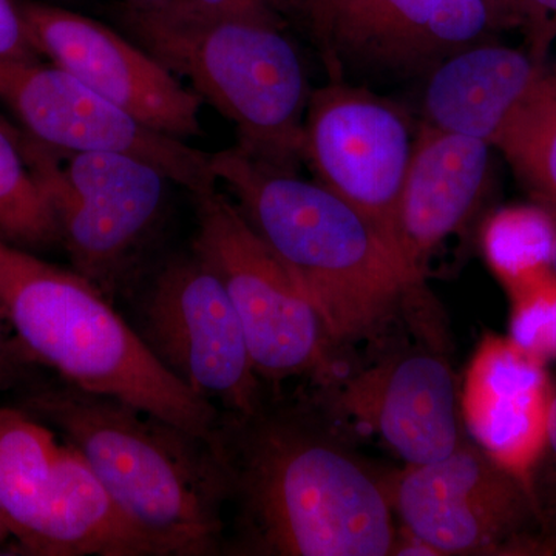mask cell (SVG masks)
I'll return each instance as SVG.
<instances>
[{
  "label": "cell",
  "instance_id": "cell-1",
  "mask_svg": "<svg viewBox=\"0 0 556 556\" xmlns=\"http://www.w3.org/2000/svg\"><path fill=\"white\" fill-rule=\"evenodd\" d=\"M236 508L239 554L394 555L388 477H379L309 408L219 412L208 438ZM232 548V551H233Z\"/></svg>",
  "mask_w": 556,
  "mask_h": 556
},
{
  "label": "cell",
  "instance_id": "cell-2",
  "mask_svg": "<svg viewBox=\"0 0 556 556\" xmlns=\"http://www.w3.org/2000/svg\"><path fill=\"white\" fill-rule=\"evenodd\" d=\"M22 408L83 453L121 517L155 556L225 551L228 481L208 439L65 382L40 388Z\"/></svg>",
  "mask_w": 556,
  "mask_h": 556
},
{
  "label": "cell",
  "instance_id": "cell-3",
  "mask_svg": "<svg viewBox=\"0 0 556 556\" xmlns=\"http://www.w3.org/2000/svg\"><path fill=\"white\" fill-rule=\"evenodd\" d=\"M211 163L313 303L332 346L378 334L419 288L372 223L316 179L260 163L237 146L212 153Z\"/></svg>",
  "mask_w": 556,
  "mask_h": 556
},
{
  "label": "cell",
  "instance_id": "cell-4",
  "mask_svg": "<svg viewBox=\"0 0 556 556\" xmlns=\"http://www.w3.org/2000/svg\"><path fill=\"white\" fill-rule=\"evenodd\" d=\"M0 308L25 361L211 438L219 409L170 375L112 300L75 269L0 239Z\"/></svg>",
  "mask_w": 556,
  "mask_h": 556
},
{
  "label": "cell",
  "instance_id": "cell-5",
  "mask_svg": "<svg viewBox=\"0 0 556 556\" xmlns=\"http://www.w3.org/2000/svg\"><path fill=\"white\" fill-rule=\"evenodd\" d=\"M112 14L127 38L236 126L241 152L298 172L313 90L281 20L204 16L167 3L118 2Z\"/></svg>",
  "mask_w": 556,
  "mask_h": 556
},
{
  "label": "cell",
  "instance_id": "cell-6",
  "mask_svg": "<svg viewBox=\"0 0 556 556\" xmlns=\"http://www.w3.org/2000/svg\"><path fill=\"white\" fill-rule=\"evenodd\" d=\"M0 518L25 555H155L83 453L24 408H0Z\"/></svg>",
  "mask_w": 556,
  "mask_h": 556
},
{
  "label": "cell",
  "instance_id": "cell-7",
  "mask_svg": "<svg viewBox=\"0 0 556 556\" xmlns=\"http://www.w3.org/2000/svg\"><path fill=\"white\" fill-rule=\"evenodd\" d=\"M20 137L73 269L112 300L159 228L170 179L135 156L54 149L22 129Z\"/></svg>",
  "mask_w": 556,
  "mask_h": 556
},
{
  "label": "cell",
  "instance_id": "cell-8",
  "mask_svg": "<svg viewBox=\"0 0 556 556\" xmlns=\"http://www.w3.org/2000/svg\"><path fill=\"white\" fill-rule=\"evenodd\" d=\"M192 199V252L225 285L260 379L277 383L314 376L321 386L338 379L336 348L324 321L236 201L218 188Z\"/></svg>",
  "mask_w": 556,
  "mask_h": 556
},
{
  "label": "cell",
  "instance_id": "cell-9",
  "mask_svg": "<svg viewBox=\"0 0 556 556\" xmlns=\"http://www.w3.org/2000/svg\"><path fill=\"white\" fill-rule=\"evenodd\" d=\"M405 532L437 555H547L556 548L519 479L466 439L433 463L388 477Z\"/></svg>",
  "mask_w": 556,
  "mask_h": 556
},
{
  "label": "cell",
  "instance_id": "cell-10",
  "mask_svg": "<svg viewBox=\"0 0 556 556\" xmlns=\"http://www.w3.org/2000/svg\"><path fill=\"white\" fill-rule=\"evenodd\" d=\"M138 334L170 375L223 412L265 402L239 314L225 285L197 254L167 263L139 313Z\"/></svg>",
  "mask_w": 556,
  "mask_h": 556
},
{
  "label": "cell",
  "instance_id": "cell-11",
  "mask_svg": "<svg viewBox=\"0 0 556 556\" xmlns=\"http://www.w3.org/2000/svg\"><path fill=\"white\" fill-rule=\"evenodd\" d=\"M0 102L50 148L148 161L190 195L217 189L212 153L150 129L51 62L0 60Z\"/></svg>",
  "mask_w": 556,
  "mask_h": 556
},
{
  "label": "cell",
  "instance_id": "cell-12",
  "mask_svg": "<svg viewBox=\"0 0 556 556\" xmlns=\"http://www.w3.org/2000/svg\"><path fill=\"white\" fill-rule=\"evenodd\" d=\"M415 141L408 116L371 91L332 79L311 93L303 163L364 214L397 257L399 199Z\"/></svg>",
  "mask_w": 556,
  "mask_h": 556
},
{
  "label": "cell",
  "instance_id": "cell-13",
  "mask_svg": "<svg viewBox=\"0 0 556 556\" xmlns=\"http://www.w3.org/2000/svg\"><path fill=\"white\" fill-rule=\"evenodd\" d=\"M33 46L150 129L200 137L203 100L127 36L46 0H16Z\"/></svg>",
  "mask_w": 556,
  "mask_h": 556
},
{
  "label": "cell",
  "instance_id": "cell-14",
  "mask_svg": "<svg viewBox=\"0 0 556 556\" xmlns=\"http://www.w3.org/2000/svg\"><path fill=\"white\" fill-rule=\"evenodd\" d=\"M501 27L486 0H343L316 43L334 75L343 60L431 72Z\"/></svg>",
  "mask_w": 556,
  "mask_h": 556
},
{
  "label": "cell",
  "instance_id": "cell-15",
  "mask_svg": "<svg viewBox=\"0 0 556 556\" xmlns=\"http://www.w3.org/2000/svg\"><path fill=\"white\" fill-rule=\"evenodd\" d=\"M332 383L334 408L376 431L407 466L442 459L464 439L459 388L438 354H396Z\"/></svg>",
  "mask_w": 556,
  "mask_h": 556
},
{
  "label": "cell",
  "instance_id": "cell-16",
  "mask_svg": "<svg viewBox=\"0 0 556 556\" xmlns=\"http://www.w3.org/2000/svg\"><path fill=\"white\" fill-rule=\"evenodd\" d=\"M554 378L507 336L489 332L471 354L459 390L460 419L475 444L525 484L546 444Z\"/></svg>",
  "mask_w": 556,
  "mask_h": 556
},
{
  "label": "cell",
  "instance_id": "cell-17",
  "mask_svg": "<svg viewBox=\"0 0 556 556\" xmlns=\"http://www.w3.org/2000/svg\"><path fill=\"white\" fill-rule=\"evenodd\" d=\"M492 146L478 138L424 124L397 207V251L405 269L422 283L428 260L456 233L484 197Z\"/></svg>",
  "mask_w": 556,
  "mask_h": 556
},
{
  "label": "cell",
  "instance_id": "cell-18",
  "mask_svg": "<svg viewBox=\"0 0 556 556\" xmlns=\"http://www.w3.org/2000/svg\"><path fill=\"white\" fill-rule=\"evenodd\" d=\"M546 72L532 54L479 42L431 70L424 118L427 126L495 144L511 113Z\"/></svg>",
  "mask_w": 556,
  "mask_h": 556
},
{
  "label": "cell",
  "instance_id": "cell-19",
  "mask_svg": "<svg viewBox=\"0 0 556 556\" xmlns=\"http://www.w3.org/2000/svg\"><path fill=\"white\" fill-rule=\"evenodd\" d=\"M493 148L503 152L536 203L556 217V72L546 68Z\"/></svg>",
  "mask_w": 556,
  "mask_h": 556
},
{
  "label": "cell",
  "instance_id": "cell-20",
  "mask_svg": "<svg viewBox=\"0 0 556 556\" xmlns=\"http://www.w3.org/2000/svg\"><path fill=\"white\" fill-rule=\"evenodd\" d=\"M556 217L541 204H517L490 215L481 233L482 254L506 292L552 273Z\"/></svg>",
  "mask_w": 556,
  "mask_h": 556
},
{
  "label": "cell",
  "instance_id": "cell-21",
  "mask_svg": "<svg viewBox=\"0 0 556 556\" xmlns=\"http://www.w3.org/2000/svg\"><path fill=\"white\" fill-rule=\"evenodd\" d=\"M0 239L28 251L61 243L49 197L22 148L20 129L0 119Z\"/></svg>",
  "mask_w": 556,
  "mask_h": 556
},
{
  "label": "cell",
  "instance_id": "cell-22",
  "mask_svg": "<svg viewBox=\"0 0 556 556\" xmlns=\"http://www.w3.org/2000/svg\"><path fill=\"white\" fill-rule=\"evenodd\" d=\"M510 300L508 336L530 357L551 365L556 362V276L529 281L507 292Z\"/></svg>",
  "mask_w": 556,
  "mask_h": 556
},
{
  "label": "cell",
  "instance_id": "cell-23",
  "mask_svg": "<svg viewBox=\"0 0 556 556\" xmlns=\"http://www.w3.org/2000/svg\"><path fill=\"white\" fill-rule=\"evenodd\" d=\"M532 497L544 533L556 548V378L548 416L546 444L532 477Z\"/></svg>",
  "mask_w": 556,
  "mask_h": 556
},
{
  "label": "cell",
  "instance_id": "cell-24",
  "mask_svg": "<svg viewBox=\"0 0 556 556\" xmlns=\"http://www.w3.org/2000/svg\"><path fill=\"white\" fill-rule=\"evenodd\" d=\"M518 24L529 36L530 54L544 62L548 47L556 38V0H518Z\"/></svg>",
  "mask_w": 556,
  "mask_h": 556
},
{
  "label": "cell",
  "instance_id": "cell-25",
  "mask_svg": "<svg viewBox=\"0 0 556 556\" xmlns=\"http://www.w3.org/2000/svg\"><path fill=\"white\" fill-rule=\"evenodd\" d=\"M0 60L42 61L28 36L16 0H0Z\"/></svg>",
  "mask_w": 556,
  "mask_h": 556
},
{
  "label": "cell",
  "instance_id": "cell-26",
  "mask_svg": "<svg viewBox=\"0 0 556 556\" xmlns=\"http://www.w3.org/2000/svg\"><path fill=\"white\" fill-rule=\"evenodd\" d=\"M164 3L204 16L280 20L274 0H167Z\"/></svg>",
  "mask_w": 556,
  "mask_h": 556
},
{
  "label": "cell",
  "instance_id": "cell-27",
  "mask_svg": "<svg viewBox=\"0 0 556 556\" xmlns=\"http://www.w3.org/2000/svg\"><path fill=\"white\" fill-rule=\"evenodd\" d=\"M342 2L343 0H274V9L280 16L287 14L299 21L316 40L329 14Z\"/></svg>",
  "mask_w": 556,
  "mask_h": 556
},
{
  "label": "cell",
  "instance_id": "cell-28",
  "mask_svg": "<svg viewBox=\"0 0 556 556\" xmlns=\"http://www.w3.org/2000/svg\"><path fill=\"white\" fill-rule=\"evenodd\" d=\"M25 362L27 361L22 356L20 346L0 308V390L13 386L21 378L22 365Z\"/></svg>",
  "mask_w": 556,
  "mask_h": 556
},
{
  "label": "cell",
  "instance_id": "cell-29",
  "mask_svg": "<svg viewBox=\"0 0 556 556\" xmlns=\"http://www.w3.org/2000/svg\"><path fill=\"white\" fill-rule=\"evenodd\" d=\"M518 0H486L500 25L518 24Z\"/></svg>",
  "mask_w": 556,
  "mask_h": 556
},
{
  "label": "cell",
  "instance_id": "cell-30",
  "mask_svg": "<svg viewBox=\"0 0 556 556\" xmlns=\"http://www.w3.org/2000/svg\"><path fill=\"white\" fill-rule=\"evenodd\" d=\"M119 2L131 7H153L161 5V3L167 2V0H119Z\"/></svg>",
  "mask_w": 556,
  "mask_h": 556
},
{
  "label": "cell",
  "instance_id": "cell-31",
  "mask_svg": "<svg viewBox=\"0 0 556 556\" xmlns=\"http://www.w3.org/2000/svg\"><path fill=\"white\" fill-rule=\"evenodd\" d=\"M9 541H14L13 535H11L9 527H7L5 522L0 518V548L5 546Z\"/></svg>",
  "mask_w": 556,
  "mask_h": 556
},
{
  "label": "cell",
  "instance_id": "cell-32",
  "mask_svg": "<svg viewBox=\"0 0 556 556\" xmlns=\"http://www.w3.org/2000/svg\"><path fill=\"white\" fill-rule=\"evenodd\" d=\"M552 269H554V273L556 276V243H555L554 258H552Z\"/></svg>",
  "mask_w": 556,
  "mask_h": 556
},
{
  "label": "cell",
  "instance_id": "cell-33",
  "mask_svg": "<svg viewBox=\"0 0 556 556\" xmlns=\"http://www.w3.org/2000/svg\"><path fill=\"white\" fill-rule=\"evenodd\" d=\"M46 2H49V0H46Z\"/></svg>",
  "mask_w": 556,
  "mask_h": 556
}]
</instances>
